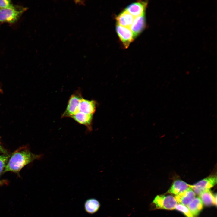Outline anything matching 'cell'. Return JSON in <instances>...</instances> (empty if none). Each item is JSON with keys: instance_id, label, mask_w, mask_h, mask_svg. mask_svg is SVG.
Returning <instances> with one entry per match:
<instances>
[{"instance_id": "1", "label": "cell", "mask_w": 217, "mask_h": 217, "mask_svg": "<svg viewBox=\"0 0 217 217\" xmlns=\"http://www.w3.org/2000/svg\"><path fill=\"white\" fill-rule=\"evenodd\" d=\"M39 157V156L34 155L27 150L17 151L10 158L4 171L17 172Z\"/></svg>"}, {"instance_id": "2", "label": "cell", "mask_w": 217, "mask_h": 217, "mask_svg": "<svg viewBox=\"0 0 217 217\" xmlns=\"http://www.w3.org/2000/svg\"><path fill=\"white\" fill-rule=\"evenodd\" d=\"M83 98L80 89L75 91L70 97L66 109L62 114L61 118H71L79 112V107Z\"/></svg>"}, {"instance_id": "3", "label": "cell", "mask_w": 217, "mask_h": 217, "mask_svg": "<svg viewBox=\"0 0 217 217\" xmlns=\"http://www.w3.org/2000/svg\"><path fill=\"white\" fill-rule=\"evenodd\" d=\"M177 203L171 195H158L155 198L152 206L154 209L172 210L175 209Z\"/></svg>"}, {"instance_id": "4", "label": "cell", "mask_w": 217, "mask_h": 217, "mask_svg": "<svg viewBox=\"0 0 217 217\" xmlns=\"http://www.w3.org/2000/svg\"><path fill=\"white\" fill-rule=\"evenodd\" d=\"M216 183V174H212L192 185V189L195 193L199 195L203 191L212 187Z\"/></svg>"}, {"instance_id": "5", "label": "cell", "mask_w": 217, "mask_h": 217, "mask_svg": "<svg viewBox=\"0 0 217 217\" xmlns=\"http://www.w3.org/2000/svg\"><path fill=\"white\" fill-rule=\"evenodd\" d=\"M25 10H18L16 8H0V22L14 23L19 19Z\"/></svg>"}, {"instance_id": "6", "label": "cell", "mask_w": 217, "mask_h": 217, "mask_svg": "<svg viewBox=\"0 0 217 217\" xmlns=\"http://www.w3.org/2000/svg\"><path fill=\"white\" fill-rule=\"evenodd\" d=\"M116 30L123 46L125 48H127L134 39L130 29L117 24Z\"/></svg>"}, {"instance_id": "7", "label": "cell", "mask_w": 217, "mask_h": 217, "mask_svg": "<svg viewBox=\"0 0 217 217\" xmlns=\"http://www.w3.org/2000/svg\"><path fill=\"white\" fill-rule=\"evenodd\" d=\"M147 1H139L129 5L125 10L134 17L145 14Z\"/></svg>"}, {"instance_id": "8", "label": "cell", "mask_w": 217, "mask_h": 217, "mask_svg": "<svg viewBox=\"0 0 217 217\" xmlns=\"http://www.w3.org/2000/svg\"><path fill=\"white\" fill-rule=\"evenodd\" d=\"M146 25L145 14L134 17L130 27L134 38L143 31Z\"/></svg>"}, {"instance_id": "9", "label": "cell", "mask_w": 217, "mask_h": 217, "mask_svg": "<svg viewBox=\"0 0 217 217\" xmlns=\"http://www.w3.org/2000/svg\"><path fill=\"white\" fill-rule=\"evenodd\" d=\"M93 115L87 114L79 112L71 116L72 118L78 123L85 126L90 131L92 130Z\"/></svg>"}, {"instance_id": "10", "label": "cell", "mask_w": 217, "mask_h": 217, "mask_svg": "<svg viewBox=\"0 0 217 217\" xmlns=\"http://www.w3.org/2000/svg\"><path fill=\"white\" fill-rule=\"evenodd\" d=\"M195 194L192 188L176 195L175 198L177 202L184 206H187L195 198Z\"/></svg>"}, {"instance_id": "11", "label": "cell", "mask_w": 217, "mask_h": 217, "mask_svg": "<svg viewBox=\"0 0 217 217\" xmlns=\"http://www.w3.org/2000/svg\"><path fill=\"white\" fill-rule=\"evenodd\" d=\"M191 188H192V185H190L182 180H176L173 182L168 192L177 195Z\"/></svg>"}, {"instance_id": "12", "label": "cell", "mask_w": 217, "mask_h": 217, "mask_svg": "<svg viewBox=\"0 0 217 217\" xmlns=\"http://www.w3.org/2000/svg\"><path fill=\"white\" fill-rule=\"evenodd\" d=\"M96 102L94 100H88L82 99L79 107V112L84 113L93 115L94 113L96 108Z\"/></svg>"}, {"instance_id": "13", "label": "cell", "mask_w": 217, "mask_h": 217, "mask_svg": "<svg viewBox=\"0 0 217 217\" xmlns=\"http://www.w3.org/2000/svg\"><path fill=\"white\" fill-rule=\"evenodd\" d=\"M134 18V17L125 10L116 17V19L117 24L130 28Z\"/></svg>"}, {"instance_id": "14", "label": "cell", "mask_w": 217, "mask_h": 217, "mask_svg": "<svg viewBox=\"0 0 217 217\" xmlns=\"http://www.w3.org/2000/svg\"><path fill=\"white\" fill-rule=\"evenodd\" d=\"M200 198L203 203L206 206H210L212 205L216 206V193L213 194L209 190H205L200 195Z\"/></svg>"}, {"instance_id": "15", "label": "cell", "mask_w": 217, "mask_h": 217, "mask_svg": "<svg viewBox=\"0 0 217 217\" xmlns=\"http://www.w3.org/2000/svg\"><path fill=\"white\" fill-rule=\"evenodd\" d=\"M187 208L195 216L200 213L203 208V203L198 197H195L187 206Z\"/></svg>"}, {"instance_id": "16", "label": "cell", "mask_w": 217, "mask_h": 217, "mask_svg": "<svg viewBox=\"0 0 217 217\" xmlns=\"http://www.w3.org/2000/svg\"><path fill=\"white\" fill-rule=\"evenodd\" d=\"M100 206V203L96 200L94 199H89L86 202L85 209L87 212L93 214L96 212Z\"/></svg>"}, {"instance_id": "17", "label": "cell", "mask_w": 217, "mask_h": 217, "mask_svg": "<svg viewBox=\"0 0 217 217\" xmlns=\"http://www.w3.org/2000/svg\"><path fill=\"white\" fill-rule=\"evenodd\" d=\"M175 209L176 210L182 213L186 217H194L188 208L181 204H177Z\"/></svg>"}, {"instance_id": "18", "label": "cell", "mask_w": 217, "mask_h": 217, "mask_svg": "<svg viewBox=\"0 0 217 217\" xmlns=\"http://www.w3.org/2000/svg\"><path fill=\"white\" fill-rule=\"evenodd\" d=\"M0 8H7L15 7L10 0H0Z\"/></svg>"}, {"instance_id": "19", "label": "cell", "mask_w": 217, "mask_h": 217, "mask_svg": "<svg viewBox=\"0 0 217 217\" xmlns=\"http://www.w3.org/2000/svg\"><path fill=\"white\" fill-rule=\"evenodd\" d=\"M8 157L9 156L7 155H0V174L5 167Z\"/></svg>"}, {"instance_id": "20", "label": "cell", "mask_w": 217, "mask_h": 217, "mask_svg": "<svg viewBox=\"0 0 217 217\" xmlns=\"http://www.w3.org/2000/svg\"><path fill=\"white\" fill-rule=\"evenodd\" d=\"M2 92V90L0 87V92Z\"/></svg>"}, {"instance_id": "21", "label": "cell", "mask_w": 217, "mask_h": 217, "mask_svg": "<svg viewBox=\"0 0 217 217\" xmlns=\"http://www.w3.org/2000/svg\"><path fill=\"white\" fill-rule=\"evenodd\" d=\"M1 183V181H0V184Z\"/></svg>"}]
</instances>
